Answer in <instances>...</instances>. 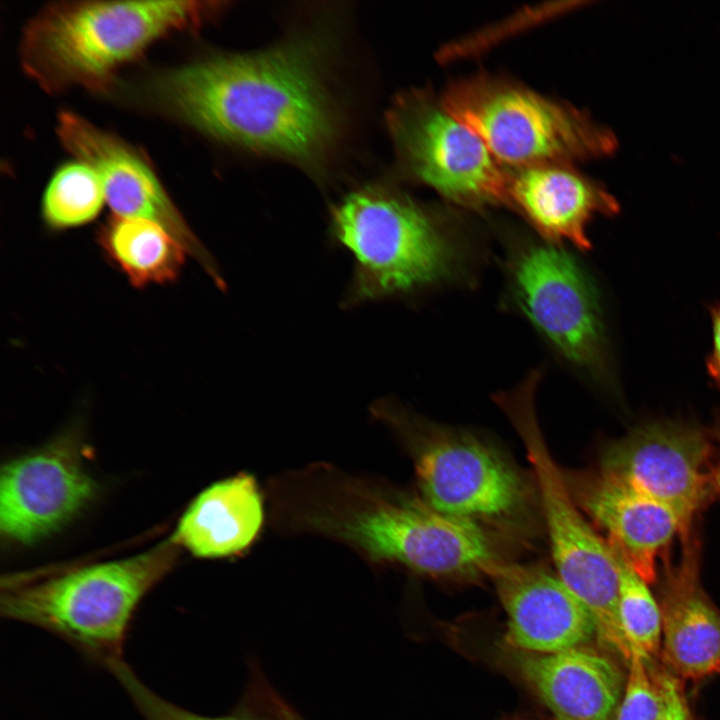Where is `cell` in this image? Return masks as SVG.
Returning <instances> with one entry per match:
<instances>
[{"instance_id":"24","label":"cell","mask_w":720,"mask_h":720,"mask_svg":"<svg viewBox=\"0 0 720 720\" xmlns=\"http://www.w3.org/2000/svg\"><path fill=\"white\" fill-rule=\"evenodd\" d=\"M650 659L631 648L629 672L615 720H660L665 697L658 680L649 671Z\"/></svg>"},{"instance_id":"15","label":"cell","mask_w":720,"mask_h":720,"mask_svg":"<svg viewBox=\"0 0 720 720\" xmlns=\"http://www.w3.org/2000/svg\"><path fill=\"white\" fill-rule=\"evenodd\" d=\"M569 487L634 571L647 583L655 582L659 555L677 534L685 538L678 515L603 469L574 477Z\"/></svg>"},{"instance_id":"1","label":"cell","mask_w":720,"mask_h":720,"mask_svg":"<svg viewBox=\"0 0 720 720\" xmlns=\"http://www.w3.org/2000/svg\"><path fill=\"white\" fill-rule=\"evenodd\" d=\"M305 37L254 54L177 67L150 85L155 105L215 139L317 166L340 121L323 82V49Z\"/></svg>"},{"instance_id":"23","label":"cell","mask_w":720,"mask_h":720,"mask_svg":"<svg viewBox=\"0 0 720 720\" xmlns=\"http://www.w3.org/2000/svg\"><path fill=\"white\" fill-rule=\"evenodd\" d=\"M615 550L619 559L618 614L621 628L630 648L637 649L650 659L660 645V605L650 592L647 582Z\"/></svg>"},{"instance_id":"27","label":"cell","mask_w":720,"mask_h":720,"mask_svg":"<svg viewBox=\"0 0 720 720\" xmlns=\"http://www.w3.org/2000/svg\"><path fill=\"white\" fill-rule=\"evenodd\" d=\"M719 440H720V437H719ZM711 482H712V489L720 494V455H719L718 462L712 468Z\"/></svg>"},{"instance_id":"18","label":"cell","mask_w":720,"mask_h":720,"mask_svg":"<svg viewBox=\"0 0 720 720\" xmlns=\"http://www.w3.org/2000/svg\"><path fill=\"white\" fill-rule=\"evenodd\" d=\"M519 656L522 676L557 720H615L625 683L608 658L581 647Z\"/></svg>"},{"instance_id":"6","label":"cell","mask_w":720,"mask_h":720,"mask_svg":"<svg viewBox=\"0 0 720 720\" xmlns=\"http://www.w3.org/2000/svg\"><path fill=\"white\" fill-rule=\"evenodd\" d=\"M539 378L534 371L521 385L496 394L494 400L519 435L533 468L557 575L590 612L598 638L628 661L631 649L618 614V555L584 518L551 456L535 409Z\"/></svg>"},{"instance_id":"21","label":"cell","mask_w":720,"mask_h":720,"mask_svg":"<svg viewBox=\"0 0 720 720\" xmlns=\"http://www.w3.org/2000/svg\"><path fill=\"white\" fill-rule=\"evenodd\" d=\"M248 675L228 712L205 716L182 708L146 686L123 660L109 672L121 684L144 720H308L267 679L258 660L248 659Z\"/></svg>"},{"instance_id":"20","label":"cell","mask_w":720,"mask_h":720,"mask_svg":"<svg viewBox=\"0 0 720 720\" xmlns=\"http://www.w3.org/2000/svg\"><path fill=\"white\" fill-rule=\"evenodd\" d=\"M97 242L136 288L175 281L187 253L162 226L143 218H108L98 230Z\"/></svg>"},{"instance_id":"14","label":"cell","mask_w":720,"mask_h":720,"mask_svg":"<svg viewBox=\"0 0 720 720\" xmlns=\"http://www.w3.org/2000/svg\"><path fill=\"white\" fill-rule=\"evenodd\" d=\"M487 576L506 612V639L514 648L554 653L581 647L596 633L590 612L558 575L498 560Z\"/></svg>"},{"instance_id":"12","label":"cell","mask_w":720,"mask_h":720,"mask_svg":"<svg viewBox=\"0 0 720 720\" xmlns=\"http://www.w3.org/2000/svg\"><path fill=\"white\" fill-rule=\"evenodd\" d=\"M710 453L708 440L697 429L657 423L616 443L601 469L670 507L680 518L686 539L695 514L712 491Z\"/></svg>"},{"instance_id":"9","label":"cell","mask_w":720,"mask_h":720,"mask_svg":"<svg viewBox=\"0 0 720 720\" xmlns=\"http://www.w3.org/2000/svg\"><path fill=\"white\" fill-rule=\"evenodd\" d=\"M405 171L447 200L471 209L508 206L509 168L432 93L412 89L386 116Z\"/></svg>"},{"instance_id":"25","label":"cell","mask_w":720,"mask_h":720,"mask_svg":"<svg viewBox=\"0 0 720 720\" xmlns=\"http://www.w3.org/2000/svg\"><path fill=\"white\" fill-rule=\"evenodd\" d=\"M665 697V710L660 720H691L679 679L668 672L658 674Z\"/></svg>"},{"instance_id":"2","label":"cell","mask_w":720,"mask_h":720,"mask_svg":"<svg viewBox=\"0 0 720 720\" xmlns=\"http://www.w3.org/2000/svg\"><path fill=\"white\" fill-rule=\"evenodd\" d=\"M211 1H73L42 8L20 46L24 71L50 93L106 89L154 42L193 32L223 9Z\"/></svg>"},{"instance_id":"16","label":"cell","mask_w":720,"mask_h":720,"mask_svg":"<svg viewBox=\"0 0 720 720\" xmlns=\"http://www.w3.org/2000/svg\"><path fill=\"white\" fill-rule=\"evenodd\" d=\"M508 206L545 238L581 250L591 247L586 235L591 219L619 211L617 200L602 185L563 164L509 168Z\"/></svg>"},{"instance_id":"4","label":"cell","mask_w":720,"mask_h":720,"mask_svg":"<svg viewBox=\"0 0 720 720\" xmlns=\"http://www.w3.org/2000/svg\"><path fill=\"white\" fill-rule=\"evenodd\" d=\"M171 540L129 558L42 576H10L0 612L69 644L89 664L109 671L123 650L145 595L173 567Z\"/></svg>"},{"instance_id":"19","label":"cell","mask_w":720,"mask_h":720,"mask_svg":"<svg viewBox=\"0 0 720 720\" xmlns=\"http://www.w3.org/2000/svg\"><path fill=\"white\" fill-rule=\"evenodd\" d=\"M264 522V504L255 478L246 473L203 490L180 518L171 542L201 558L245 551Z\"/></svg>"},{"instance_id":"13","label":"cell","mask_w":720,"mask_h":720,"mask_svg":"<svg viewBox=\"0 0 720 720\" xmlns=\"http://www.w3.org/2000/svg\"><path fill=\"white\" fill-rule=\"evenodd\" d=\"M95 492L76 444L63 437L3 467L1 532L15 542H35L62 527Z\"/></svg>"},{"instance_id":"26","label":"cell","mask_w":720,"mask_h":720,"mask_svg":"<svg viewBox=\"0 0 720 720\" xmlns=\"http://www.w3.org/2000/svg\"><path fill=\"white\" fill-rule=\"evenodd\" d=\"M707 367L712 379L720 387V306L713 314V349Z\"/></svg>"},{"instance_id":"11","label":"cell","mask_w":720,"mask_h":720,"mask_svg":"<svg viewBox=\"0 0 720 720\" xmlns=\"http://www.w3.org/2000/svg\"><path fill=\"white\" fill-rule=\"evenodd\" d=\"M56 132L77 160L97 172L106 201L116 215L143 218L162 226L201 264L216 285L224 288L212 256L190 229L142 154L72 112L59 114Z\"/></svg>"},{"instance_id":"7","label":"cell","mask_w":720,"mask_h":720,"mask_svg":"<svg viewBox=\"0 0 720 720\" xmlns=\"http://www.w3.org/2000/svg\"><path fill=\"white\" fill-rule=\"evenodd\" d=\"M439 98L506 167L591 160L617 148L615 134L586 112L511 81L479 74Z\"/></svg>"},{"instance_id":"17","label":"cell","mask_w":720,"mask_h":720,"mask_svg":"<svg viewBox=\"0 0 720 720\" xmlns=\"http://www.w3.org/2000/svg\"><path fill=\"white\" fill-rule=\"evenodd\" d=\"M698 560L690 535L683 540L679 563L665 569L659 604L664 660L689 679L720 671V612L702 589Z\"/></svg>"},{"instance_id":"8","label":"cell","mask_w":720,"mask_h":720,"mask_svg":"<svg viewBox=\"0 0 720 720\" xmlns=\"http://www.w3.org/2000/svg\"><path fill=\"white\" fill-rule=\"evenodd\" d=\"M374 410L405 440L423 500L430 506L476 523L503 520L520 511L525 500L523 482L493 448L392 401L380 402Z\"/></svg>"},{"instance_id":"5","label":"cell","mask_w":720,"mask_h":720,"mask_svg":"<svg viewBox=\"0 0 720 720\" xmlns=\"http://www.w3.org/2000/svg\"><path fill=\"white\" fill-rule=\"evenodd\" d=\"M332 231L354 255L345 305L410 292L457 273L459 245L438 216L408 196L365 187L332 209Z\"/></svg>"},{"instance_id":"10","label":"cell","mask_w":720,"mask_h":720,"mask_svg":"<svg viewBox=\"0 0 720 720\" xmlns=\"http://www.w3.org/2000/svg\"><path fill=\"white\" fill-rule=\"evenodd\" d=\"M512 288L523 313L571 364L603 370L605 342L595 289L576 260L552 245L532 244L513 257Z\"/></svg>"},{"instance_id":"3","label":"cell","mask_w":720,"mask_h":720,"mask_svg":"<svg viewBox=\"0 0 720 720\" xmlns=\"http://www.w3.org/2000/svg\"><path fill=\"white\" fill-rule=\"evenodd\" d=\"M305 504L300 522L370 560L433 577L487 575L499 559L478 523L424 500L343 479Z\"/></svg>"},{"instance_id":"22","label":"cell","mask_w":720,"mask_h":720,"mask_svg":"<svg viewBox=\"0 0 720 720\" xmlns=\"http://www.w3.org/2000/svg\"><path fill=\"white\" fill-rule=\"evenodd\" d=\"M105 199L97 172L82 161L68 162L48 182L42 196V217L53 230L81 226L99 214Z\"/></svg>"}]
</instances>
